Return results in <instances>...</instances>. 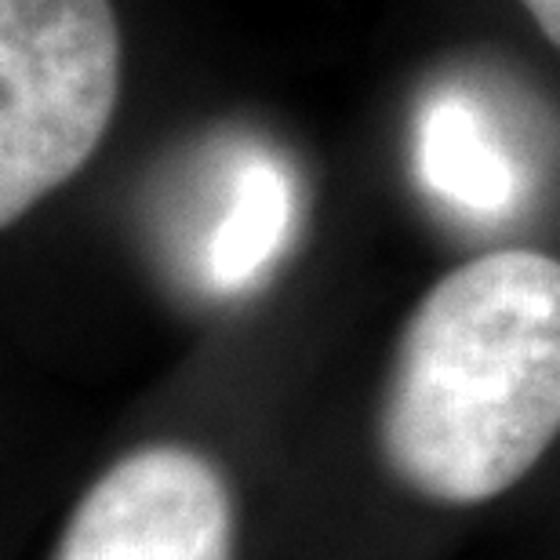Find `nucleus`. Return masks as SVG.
I'll return each instance as SVG.
<instances>
[{"label": "nucleus", "instance_id": "nucleus-1", "mask_svg": "<svg viewBox=\"0 0 560 560\" xmlns=\"http://www.w3.org/2000/svg\"><path fill=\"white\" fill-rule=\"evenodd\" d=\"M560 433V262L491 252L425 291L400 331L378 444L441 506L510 491Z\"/></svg>", "mask_w": 560, "mask_h": 560}, {"label": "nucleus", "instance_id": "nucleus-2", "mask_svg": "<svg viewBox=\"0 0 560 560\" xmlns=\"http://www.w3.org/2000/svg\"><path fill=\"white\" fill-rule=\"evenodd\" d=\"M120 95L109 0H0V222L81 172Z\"/></svg>", "mask_w": 560, "mask_h": 560}, {"label": "nucleus", "instance_id": "nucleus-3", "mask_svg": "<svg viewBox=\"0 0 560 560\" xmlns=\"http://www.w3.org/2000/svg\"><path fill=\"white\" fill-rule=\"evenodd\" d=\"M55 560H233L226 480L189 447H139L88 488Z\"/></svg>", "mask_w": 560, "mask_h": 560}, {"label": "nucleus", "instance_id": "nucleus-4", "mask_svg": "<svg viewBox=\"0 0 560 560\" xmlns=\"http://www.w3.org/2000/svg\"><path fill=\"white\" fill-rule=\"evenodd\" d=\"M419 175L447 205L499 215L517 200V167L488 117L469 98L444 92L419 117Z\"/></svg>", "mask_w": 560, "mask_h": 560}, {"label": "nucleus", "instance_id": "nucleus-5", "mask_svg": "<svg viewBox=\"0 0 560 560\" xmlns=\"http://www.w3.org/2000/svg\"><path fill=\"white\" fill-rule=\"evenodd\" d=\"M295 194L284 167L273 161H252L233 178L230 205L222 211L208 244V273L219 288L241 291L270 266L291 230Z\"/></svg>", "mask_w": 560, "mask_h": 560}, {"label": "nucleus", "instance_id": "nucleus-6", "mask_svg": "<svg viewBox=\"0 0 560 560\" xmlns=\"http://www.w3.org/2000/svg\"><path fill=\"white\" fill-rule=\"evenodd\" d=\"M524 8L532 11L539 30L560 48V0H524Z\"/></svg>", "mask_w": 560, "mask_h": 560}]
</instances>
